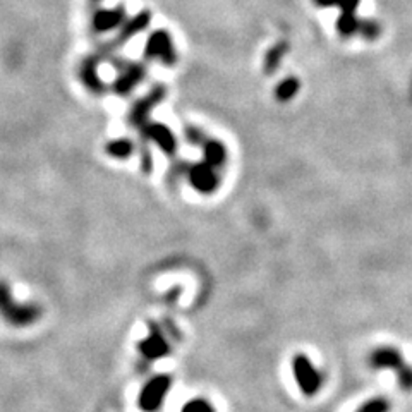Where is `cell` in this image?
<instances>
[{
    "label": "cell",
    "mask_w": 412,
    "mask_h": 412,
    "mask_svg": "<svg viewBox=\"0 0 412 412\" xmlns=\"http://www.w3.org/2000/svg\"><path fill=\"white\" fill-rule=\"evenodd\" d=\"M371 363H373V366L376 368H392V370L399 371L404 368L400 354L397 351H394V349H378V351L371 356Z\"/></svg>",
    "instance_id": "14"
},
{
    "label": "cell",
    "mask_w": 412,
    "mask_h": 412,
    "mask_svg": "<svg viewBox=\"0 0 412 412\" xmlns=\"http://www.w3.org/2000/svg\"><path fill=\"white\" fill-rule=\"evenodd\" d=\"M189 179H191L194 188L201 193H212L219 186V177H217L215 169L206 164V162L194 165L191 172H189Z\"/></svg>",
    "instance_id": "8"
},
{
    "label": "cell",
    "mask_w": 412,
    "mask_h": 412,
    "mask_svg": "<svg viewBox=\"0 0 412 412\" xmlns=\"http://www.w3.org/2000/svg\"><path fill=\"white\" fill-rule=\"evenodd\" d=\"M388 411V402L383 399H375L370 400L368 404H364L358 412H387Z\"/></svg>",
    "instance_id": "19"
},
{
    "label": "cell",
    "mask_w": 412,
    "mask_h": 412,
    "mask_svg": "<svg viewBox=\"0 0 412 412\" xmlns=\"http://www.w3.org/2000/svg\"><path fill=\"white\" fill-rule=\"evenodd\" d=\"M79 78H81L83 85L93 93H102L105 90V85L98 76V57H90L83 62L81 69H79Z\"/></svg>",
    "instance_id": "13"
},
{
    "label": "cell",
    "mask_w": 412,
    "mask_h": 412,
    "mask_svg": "<svg viewBox=\"0 0 412 412\" xmlns=\"http://www.w3.org/2000/svg\"><path fill=\"white\" fill-rule=\"evenodd\" d=\"M287 50H289V45L285 42H280V43H277L273 49L268 52L267 54V57H265V73L267 74H272L273 71L277 69L280 64V61L284 59V55L287 54Z\"/></svg>",
    "instance_id": "17"
},
{
    "label": "cell",
    "mask_w": 412,
    "mask_h": 412,
    "mask_svg": "<svg viewBox=\"0 0 412 412\" xmlns=\"http://www.w3.org/2000/svg\"><path fill=\"white\" fill-rule=\"evenodd\" d=\"M141 131H143V134H145L146 140L153 141L154 145L160 146L165 153L172 154L174 152H176V138H174L172 131H170L167 126L148 122V124H146Z\"/></svg>",
    "instance_id": "9"
},
{
    "label": "cell",
    "mask_w": 412,
    "mask_h": 412,
    "mask_svg": "<svg viewBox=\"0 0 412 412\" xmlns=\"http://www.w3.org/2000/svg\"><path fill=\"white\" fill-rule=\"evenodd\" d=\"M299 91V81L296 78H287L280 83L275 88L277 100L280 102H289L291 98H294V95Z\"/></svg>",
    "instance_id": "18"
},
{
    "label": "cell",
    "mask_w": 412,
    "mask_h": 412,
    "mask_svg": "<svg viewBox=\"0 0 412 412\" xmlns=\"http://www.w3.org/2000/svg\"><path fill=\"white\" fill-rule=\"evenodd\" d=\"M182 412H213L212 407H210L208 402H205V400H193V402H189L188 406L182 409Z\"/></svg>",
    "instance_id": "20"
},
{
    "label": "cell",
    "mask_w": 412,
    "mask_h": 412,
    "mask_svg": "<svg viewBox=\"0 0 412 412\" xmlns=\"http://www.w3.org/2000/svg\"><path fill=\"white\" fill-rule=\"evenodd\" d=\"M107 154L114 158H128L134 152V145L133 141L128 140V138H121V140L110 141L109 145L105 146Z\"/></svg>",
    "instance_id": "16"
},
{
    "label": "cell",
    "mask_w": 412,
    "mask_h": 412,
    "mask_svg": "<svg viewBox=\"0 0 412 412\" xmlns=\"http://www.w3.org/2000/svg\"><path fill=\"white\" fill-rule=\"evenodd\" d=\"M43 315V309L35 303L23 304L11 292L9 284L0 280V316L14 327H28L38 322Z\"/></svg>",
    "instance_id": "1"
},
{
    "label": "cell",
    "mask_w": 412,
    "mask_h": 412,
    "mask_svg": "<svg viewBox=\"0 0 412 412\" xmlns=\"http://www.w3.org/2000/svg\"><path fill=\"white\" fill-rule=\"evenodd\" d=\"M140 352L146 359H160L165 354H169V344L160 328L157 325H152V332L140 344Z\"/></svg>",
    "instance_id": "7"
},
{
    "label": "cell",
    "mask_w": 412,
    "mask_h": 412,
    "mask_svg": "<svg viewBox=\"0 0 412 412\" xmlns=\"http://www.w3.org/2000/svg\"><path fill=\"white\" fill-rule=\"evenodd\" d=\"M143 78H145V66L128 64L119 73L116 83H114V90L119 95H128Z\"/></svg>",
    "instance_id": "10"
},
{
    "label": "cell",
    "mask_w": 412,
    "mask_h": 412,
    "mask_svg": "<svg viewBox=\"0 0 412 412\" xmlns=\"http://www.w3.org/2000/svg\"><path fill=\"white\" fill-rule=\"evenodd\" d=\"M93 2H100V0H93Z\"/></svg>",
    "instance_id": "21"
},
{
    "label": "cell",
    "mask_w": 412,
    "mask_h": 412,
    "mask_svg": "<svg viewBox=\"0 0 412 412\" xmlns=\"http://www.w3.org/2000/svg\"><path fill=\"white\" fill-rule=\"evenodd\" d=\"M294 376L299 383L301 390L306 395H313L322 387V376L313 368L306 356H296L294 359Z\"/></svg>",
    "instance_id": "4"
},
{
    "label": "cell",
    "mask_w": 412,
    "mask_h": 412,
    "mask_svg": "<svg viewBox=\"0 0 412 412\" xmlns=\"http://www.w3.org/2000/svg\"><path fill=\"white\" fill-rule=\"evenodd\" d=\"M150 21H152V14H150L148 11H143V13H140L138 16H134V18L131 19V21H128L124 26H122L121 35H119V37L114 40L112 45L107 47V50L117 49V47H121L122 43L128 42L129 38H133L134 35L141 33V31L150 25Z\"/></svg>",
    "instance_id": "11"
},
{
    "label": "cell",
    "mask_w": 412,
    "mask_h": 412,
    "mask_svg": "<svg viewBox=\"0 0 412 412\" xmlns=\"http://www.w3.org/2000/svg\"><path fill=\"white\" fill-rule=\"evenodd\" d=\"M225 160V148L219 141H206L205 143V162L212 165L213 169L220 167Z\"/></svg>",
    "instance_id": "15"
},
{
    "label": "cell",
    "mask_w": 412,
    "mask_h": 412,
    "mask_svg": "<svg viewBox=\"0 0 412 412\" xmlns=\"http://www.w3.org/2000/svg\"><path fill=\"white\" fill-rule=\"evenodd\" d=\"M170 388V378L169 376H157V378L150 380L146 383V387L141 390L140 395V406L141 409L152 412L154 409H158L164 400L165 394Z\"/></svg>",
    "instance_id": "5"
},
{
    "label": "cell",
    "mask_w": 412,
    "mask_h": 412,
    "mask_svg": "<svg viewBox=\"0 0 412 412\" xmlns=\"http://www.w3.org/2000/svg\"><path fill=\"white\" fill-rule=\"evenodd\" d=\"M145 55L148 59H158L164 64L172 66L176 62V50H174L172 38L167 31L158 30L148 38L145 47Z\"/></svg>",
    "instance_id": "3"
},
{
    "label": "cell",
    "mask_w": 412,
    "mask_h": 412,
    "mask_svg": "<svg viewBox=\"0 0 412 412\" xmlns=\"http://www.w3.org/2000/svg\"><path fill=\"white\" fill-rule=\"evenodd\" d=\"M126 19V9L124 7H117V9L112 11H98L97 14L93 16V28L98 33H103V31L114 30V28L121 26Z\"/></svg>",
    "instance_id": "12"
},
{
    "label": "cell",
    "mask_w": 412,
    "mask_h": 412,
    "mask_svg": "<svg viewBox=\"0 0 412 412\" xmlns=\"http://www.w3.org/2000/svg\"><path fill=\"white\" fill-rule=\"evenodd\" d=\"M164 95H165L164 88L157 86V88H153L152 91H150V93L146 95L145 98H141V100H138L136 103H134L133 109H131V114H129L131 126L136 129L145 128V126L148 124L150 110H152L153 107L157 105V103L162 102Z\"/></svg>",
    "instance_id": "6"
},
{
    "label": "cell",
    "mask_w": 412,
    "mask_h": 412,
    "mask_svg": "<svg viewBox=\"0 0 412 412\" xmlns=\"http://www.w3.org/2000/svg\"><path fill=\"white\" fill-rule=\"evenodd\" d=\"M318 7H339L340 16L337 21V30L342 37H352L359 33L364 21H359L356 11H358L360 0H313Z\"/></svg>",
    "instance_id": "2"
}]
</instances>
